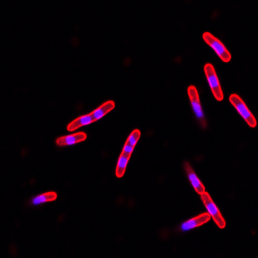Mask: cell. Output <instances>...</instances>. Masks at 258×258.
<instances>
[{"mask_svg":"<svg viewBox=\"0 0 258 258\" xmlns=\"http://www.w3.org/2000/svg\"><path fill=\"white\" fill-rule=\"evenodd\" d=\"M229 101L250 128H255L257 126V121L255 116L240 96L236 94H232L229 97Z\"/></svg>","mask_w":258,"mask_h":258,"instance_id":"1","label":"cell"},{"mask_svg":"<svg viewBox=\"0 0 258 258\" xmlns=\"http://www.w3.org/2000/svg\"><path fill=\"white\" fill-rule=\"evenodd\" d=\"M203 39L207 45L210 46L215 50V53L224 63L230 62L232 58L231 54L220 40L209 32H205L204 33Z\"/></svg>","mask_w":258,"mask_h":258,"instance_id":"2","label":"cell"},{"mask_svg":"<svg viewBox=\"0 0 258 258\" xmlns=\"http://www.w3.org/2000/svg\"><path fill=\"white\" fill-rule=\"evenodd\" d=\"M204 72L207 81L210 86L211 91L217 101L223 100L224 95L223 90L219 83L218 78L215 73V67L211 63H207L204 66Z\"/></svg>","mask_w":258,"mask_h":258,"instance_id":"3","label":"cell"},{"mask_svg":"<svg viewBox=\"0 0 258 258\" xmlns=\"http://www.w3.org/2000/svg\"><path fill=\"white\" fill-rule=\"evenodd\" d=\"M201 199L204 203L205 208L208 211L211 217H212L214 221L216 224L217 227L221 229L225 228L226 227L225 219L222 216L220 211H219L218 208L213 202V199L211 198L208 192H205L201 194Z\"/></svg>","mask_w":258,"mask_h":258,"instance_id":"4","label":"cell"},{"mask_svg":"<svg viewBox=\"0 0 258 258\" xmlns=\"http://www.w3.org/2000/svg\"><path fill=\"white\" fill-rule=\"evenodd\" d=\"M187 92L196 119L198 120L202 128H206L207 122L205 120L204 111H203L202 105H201L197 88L194 86H190L188 88Z\"/></svg>","mask_w":258,"mask_h":258,"instance_id":"5","label":"cell"},{"mask_svg":"<svg viewBox=\"0 0 258 258\" xmlns=\"http://www.w3.org/2000/svg\"><path fill=\"white\" fill-rule=\"evenodd\" d=\"M211 218L210 215L208 213H203L193 218L186 221L181 224L180 227L181 231L188 232L194 228L200 227L210 221Z\"/></svg>","mask_w":258,"mask_h":258,"instance_id":"6","label":"cell"},{"mask_svg":"<svg viewBox=\"0 0 258 258\" xmlns=\"http://www.w3.org/2000/svg\"><path fill=\"white\" fill-rule=\"evenodd\" d=\"M183 167L184 170H185V173L187 175L188 179H189L190 184H191L195 191L200 195L204 193L205 192L204 184L198 178V175L194 172L193 169H192L189 163L187 162H185Z\"/></svg>","mask_w":258,"mask_h":258,"instance_id":"7","label":"cell"},{"mask_svg":"<svg viewBox=\"0 0 258 258\" xmlns=\"http://www.w3.org/2000/svg\"><path fill=\"white\" fill-rule=\"evenodd\" d=\"M86 139V134L83 132L75 133V134L61 136L56 139V143L60 147L77 144Z\"/></svg>","mask_w":258,"mask_h":258,"instance_id":"8","label":"cell"},{"mask_svg":"<svg viewBox=\"0 0 258 258\" xmlns=\"http://www.w3.org/2000/svg\"><path fill=\"white\" fill-rule=\"evenodd\" d=\"M95 122H96V120L93 118L91 114H86V115L82 116L79 118H76L73 122L70 123L67 128V130L69 131V132H73V131L76 130V129L87 126V125Z\"/></svg>","mask_w":258,"mask_h":258,"instance_id":"9","label":"cell"},{"mask_svg":"<svg viewBox=\"0 0 258 258\" xmlns=\"http://www.w3.org/2000/svg\"><path fill=\"white\" fill-rule=\"evenodd\" d=\"M114 108H115V103L113 101H107L98 108H97L96 109H95L90 114H92L93 118L96 122L106 115L107 114L113 111Z\"/></svg>","mask_w":258,"mask_h":258,"instance_id":"10","label":"cell"},{"mask_svg":"<svg viewBox=\"0 0 258 258\" xmlns=\"http://www.w3.org/2000/svg\"><path fill=\"white\" fill-rule=\"evenodd\" d=\"M57 194L54 192H48L40 194L32 199L31 204L33 205H40L45 203L53 202L56 200Z\"/></svg>","mask_w":258,"mask_h":258,"instance_id":"11","label":"cell"},{"mask_svg":"<svg viewBox=\"0 0 258 258\" xmlns=\"http://www.w3.org/2000/svg\"><path fill=\"white\" fill-rule=\"evenodd\" d=\"M130 156L131 155L122 152L118 161L117 167H116V175L117 177L120 178V177L124 176Z\"/></svg>","mask_w":258,"mask_h":258,"instance_id":"12","label":"cell"},{"mask_svg":"<svg viewBox=\"0 0 258 258\" xmlns=\"http://www.w3.org/2000/svg\"><path fill=\"white\" fill-rule=\"evenodd\" d=\"M141 136V132L138 129H136L131 132L127 140L126 145L130 146V147L134 148L137 141H138L139 137Z\"/></svg>","mask_w":258,"mask_h":258,"instance_id":"13","label":"cell"}]
</instances>
